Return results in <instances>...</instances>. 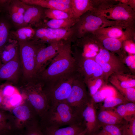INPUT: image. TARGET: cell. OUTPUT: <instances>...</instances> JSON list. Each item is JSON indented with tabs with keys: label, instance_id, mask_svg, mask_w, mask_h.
<instances>
[{
	"label": "cell",
	"instance_id": "obj_49",
	"mask_svg": "<svg viewBox=\"0 0 135 135\" xmlns=\"http://www.w3.org/2000/svg\"><path fill=\"white\" fill-rule=\"evenodd\" d=\"M4 97L2 94V90L0 87V108L3 102Z\"/></svg>",
	"mask_w": 135,
	"mask_h": 135
},
{
	"label": "cell",
	"instance_id": "obj_44",
	"mask_svg": "<svg viewBox=\"0 0 135 135\" xmlns=\"http://www.w3.org/2000/svg\"><path fill=\"white\" fill-rule=\"evenodd\" d=\"M127 112L130 118L135 116V103L128 102L125 104Z\"/></svg>",
	"mask_w": 135,
	"mask_h": 135
},
{
	"label": "cell",
	"instance_id": "obj_19",
	"mask_svg": "<svg viewBox=\"0 0 135 135\" xmlns=\"http://www.w3.org/2000/svg\"><path fill=\"white\" fill-rule=\"evenodd\" d=\"M21 1L24 4L30 5L38 6L46 9L62 10L68 13L74 18L70 6L60 2L58 0H21Z\"/></svg>",
	"mask_w": 135,
	"mask_h": 135
},
{
	"label": "cell",
	"instance_id": "obj_10",
	"mask_svg": "<svg viewBox=\"0 0 135 135\" xmlns=\"http://www.w3.org/2000/svg\"><path fill=\"white\" fill-rule=\"evenodd\" d=\"M0 66V80L16 84L22 71L19 51L12 60Z\"/></svg>",
	"mask_w": 135,
	"mask_h": 135
},
{
	"label": "cell",
	"instance_id": "obj_29",
	"mask_svg": "<svg viewBox=\"0 0 135 135\" xmlns=\"http://www.w3.org/2000/svg\"><path fill=\"white\" fill-rule=\"evenodd\" d=\"M11 26L4 18H0V53L8 42Z\"/></svg>",
	"mask_w": 135,
	"mask_h": 135
},
{
	"label": "cell",
	"instance_id": "obj_3",
	"mask_svg": "<svg viewBox=\"0 0 135 135\" xmlns=\"http://www.w3.org/2000/svg\"><path fill=\"white\" fill-rule=\"evenodd\" d=\"M40 123L42 127L60 128L65 126L80 124L84 122L82 118L65 101L49 107Z\"/></svg>",
	"mask_w": 135,
	"mask_h": 135
},
{
	"label": "cell",
	"instance_id": "obj_17",
	"mask_svg": "<svg viewBox=\"0 0 135 135\" xmlns=\"http://www.w3.org/2000/svg\"><path fill=\"white\" fill-rule=\"evenodd\" d=\"M26 9V4L21 0H12L7 14L18 28L25 26L24 17Z\"/></svg>",
	"mask_w": 135,
	"mask_h": 135
},
{
	"label": "cell",
	"instance_id": "obj_39",
	"mask_svg": "<svg viewBox=\"0 0 135 135\" xmlns=\"http://www.w3.org/2000/svg\"><path fill=\"white\" fill-rule=\"evenodd\" d=\"M4 98L10 96L19 92L18 88L9 82L0 86Z\"/></svg>",
	"mask_w": 135,
	"mask_h": 135
},
{
	"label": "cell",
	"instance_id": "obj_13",
	"mask_svg": "<svg viewBox=\"0 0 135 135\" xmlns=\"http://www.w3.org/2000/svg\"><path fill=\"white\" fill-rule=\"evenodd\" d=\"M26 4L24 17L25 26H30L35 29L42 27L47 20L45 8L38 6Z\"/></svg>",
	"mask_w": 135,
	"mask_h": 135
},
{
	"label": "cell",
	"instance_id": "obj_35",
	"mask_svg": "<svg viewBox=\"0 0 135 135\" xmlns=\"http://www.w3.org/2000/svg\"><path fill=\"white\" fill-rule=\"evenodd\" d=\"M102 77L92 78L86 81L92 97L103 85V80Z\"/></svg>",
	"mask_w": 135,
	"mask_h": 135
},
{
	"label": "cell",
	"instance_id": "obj_33",
	"mask_svg": "<svg viewBox=\"0 0 135 135\" xmlns=\"http://www.w3.org/2000/svg\"><path fill=\"white\" fill-rule=\"evenodd\" d=\"M104 102L103 109L112 108L120 104L129 102L122 95L107 98Z\"/></svg>",
	"mask_w": 135,
	"mask_h": 135
},
{
	"label": "cell",
	"instance_id": "obj_42",
	"mask_svg": "<svg viewBox=\"0 0 135 135\" xmlns=\"http://www.w3.org/2000/svg\"><path fill=\"white\" fill-rule=\"evenodd\" d=\"M125 104L118 106L114 110L120 116L125 120H127L130 118H129L128 114Z\"/></svg>",
	"mask_w": 135,
	"mask_h": 135
},
{
	"label": "cell",
	"instance_id": "obj_41",
	"mask_svg": "<svg viewBox=\"0 0 135 135\" xmlns=\"http://www.w3.org/2000/svg\"><path fill=\"white\" fill-rule=\"evenodd\" d=\"M100 89L104 92L106 98L122 95L115 88L110 85H103Z\"/></svg>",
	"mask_w": 135,
	"mask_h": 135
},
{
	"label": "cell",
	"instance_id": "obj_22",
	"mask_svg": "<svg viewBox=\"0 0 135 135\" xmlns=\"http://www.w3.org/2000/svg\"><path fill=\"white\" fill-rule=\"evenodd\" d=\"M36 29V33L33 39L38 40L45 44H49L62 41L53 28L40 27Z\"/></svg>",
	"mask_w": 135,
	"mask_h": 135
},
{
	"label": "cell",
	"instance_id": "obj_1",
	"mask_svg": "<svg viewBox=\"0 0 135 135\" xmlns=\"http://www.w3.org/2000/svg\"><path fill=\"white\" fill-rule=\"evenodd\" d=\"M72 42H66L48 67L36 76L43 83L53 82L77 72Z\"/></svg>",
	"mask_w": 135,
	"mask_h": 135
},
{
	"label": "cell",
	"instance_id": "obj_16",
	"mask_svg": "<svg viewBox=\"0 0 135 135\" xmlns=\"http://www.w3.org/2000/svg\"><path fill=\"white\" fill-rule=\"evenodd\" d=\"M96 36L118 39H126L135 36V28H126L115 26L100 29L93 34Z\"/></svg>",
	"mask_w": 135,
	"mask_h": 135
},
{
	"label": "cell",
	"instance_id": "obj_23",
	"mask_svg": "<svg viewBox=\"0 0 135 135\" xmlns=\"http://www.w3.org/2000/svg\"><path fill=\"white\" fill-rule=\"evenodd\" d=\"M19 51L18 42L9 39L0 53V60L2 64H4L12 60Z\"/></svg>",
	"mask_w": 135,
	"mask_h": 135
},
{
	"label": "cell",
	"instance_id": "obj_48",
	"mask_svg": "<svg viewBox=\"0 0 135 135\" xmlns=\"http://www.w3.org/2000/svg\"><path fill=\"white\" fill-rule=\"evenodd\" d=\"M127 4L133 9L135 10V0H128Z\"/></svg>",
	"mask_w": 135,
	"mask_h": 135
},
{
	"label": "cell",
	"instance_id": "obj_5",
	"mask_svg": "<svg viewBox=\"0 0 135 135\" xmlns=\"http://www.w3.org/2000/svg\"><path fill=\"white\" fill-rule=\"evenodd\" d=\"M18 42L23 80H27L35 76L38 53L46 46L45 44L35 39Z\"/></svg>",
	"mask_w": 135,
	"mask_h": 135
},
{
	"label": "cell",
	"instance_id": "obj_24",
	"mask_svg": "<svg viewBox=\"0 0 135 135\" xmlns=\"http://www.w3.org/2000/svg\"><path fill=\"white\" fill-rule=\"evenodd\" d=\"M36 31L35 28L30 26L22 27L15 31H10L9 39L18 42L30 40L34 38Z\"/></svg>",
	"mask_w": 135,
	"mask_h": 135
},
{
	"label": "cell",
	"instance_id": "obj_9",
	"mask_svg": "<svg viewBox=\"0 0 135 135\" xmlns=\"http://www.w3.org/2000/svg\"><path fill=\"white\" fill-rule=\"evenodd\" d=\"M84 82L78 74L73 82L70 95L66 100L73 110L80 116L90 100Z\"/></svg>",
	"mask_w": 135,
	"mask_h": 135
},
{
	"label": "cell",
	"instance_id": "obj_34",
	"mask_svg": "<svg viewBox=\"0 0 135 135\" xmlns=\"http://www.w3.org/2000/svg\"><path fill=\"white\" fill-rule=\"evenodd\" d=\"M122 125H106L94 135H123Z\"/></svg>",
	"mask_w": 135,
	"mask_h": 135
},
{
	"label": "cell",
	"instance_id": "obj_46",
	"mask_svg": "<svg viewBox=\"0 0 135 135\" xmlns=\"http://www.w3.org/2000/svg\"><path fill=\"white\" fill-rule=\"evenodd\" d=\"M125 62L126 65L130 68L134 63L135 62V54H129L126 58Z\"/></svg>",
	"mask_w": 135,
	"mask_h": 135
},
{
	"label": "cell",
	"instance_id": "obj_43",
	"mask_svg": "<svg viewBox=\"0 0 135 135\" xmlns=\"http://www.w3.org/2000/svg\"><path fill=\"white\" fill-rule=\"evenodd\" d=\"M91 98V100L94 104L104 102L106 98L104 92L100 89Z\"/></svg>",
	"mask_w": 135,
	"mask_h": 135
},
{
	"label": "cell",
	"instance_id": "obj_38",
	"mask_svg": "<svg viewBox=\"0 0 135 135\" xmlns=\"http://www.w3.org/2000/svg\"><path fill=\"white\" fill-rule=\"evenodd\" d=\"M5 130L12 131L9 113L3 110L0 111V131Z\"/></svg>",
	"mask_w": 135,
	"mask_h": 135
},
{
	"label": "cell",
	"instance_id": "obj_20",
	"mask_svg": "<svg viewBox=\"0 0 135 135\" xmlns=\"http://www.w3.org/2000/svg\"><path fill=\"white\" fill-rule=\"evenodd\" d=\"M97 117L101 127L106 125H121L125 120L112 108L103 109L97 114Z\"/></svg>",
	"mask_w": 135,
	"mask_h": 135
},
{
	"label": "cell",
	"instance_id": "obj_28",
	"mask_svg": "<svg viewBox=\"0 0 135 135\" xmlns=\"http://www.w3.org/2000/svg\"><path fill=\"white\" fill-rule=\"evenodd\" d=\"M78 20L74 19L68 20H47L41 27L54 29H68L74 26Z\"/></svg>",
	"mask_w": 135,
	"mask_h": 135
},
{
	"label": "cell",
	"instance_id": "obj_27",
	"mask_svg": "<svg viewBox=\"0 0 135 135\" xmlns=\"http://www.w3.org/2000/svg\"><path fill=\"white\" fill-rule=\"evenodd\" d=\"M95 35L102 46L109 51L117 52L123 48V42L124 40V39L114 38Z\"/></svg>",
	"mask_w": 135,
	"mask_h": 135
},
{
	"label": "cell",
	"instance_id": "obj_12",
	"mask_svg": "<svg viewBox=\"0 0 135 135\" xmlns=\"http://www.w3.org/2000/svg\"><path fill=\"white\" fill-rule=\"evenodd\" d=\"M82 57L80 62L75 60L76 70L77 72L82 73L84 75L85 81L104 75L101 67L94 58Z\"/></svg>",
	"mask_w": 135,
	"mask_h": 135
},
{
	"label": "cell",
	"instance_id": "obj_14",
	"mask_svg": "<svg viewBox=\"0 0 135 135\" xmlns=\"http://www.w3.org/2000/svg\"><path fill=\"white\" fill-rule=\"evenodd\" d=\"M76 40V45L82 48V56L86 58H94L102 46L93 34L86 35Z\"/></svg>",
	"mask_w": 135,
	"mask_h": 135
},
{
	"label": "cell",
	"instance_id": "obj_15",
	"mask_svg": "<svg viewBox=\"0 0 135 135\" xmlns=\"http://www.w3.org/2000/svg\"><path fill=\"white\" fill-rule=\"evenodd\" d=\"M82 117L87 132L86 135H94L101 127L98 122L95 104L91 100L84 110Z\"/></svg>",
	"mask_w": 135,
	"mask_h": 135
},
{
	"label": "cell",
	"instance_id": "obj_32",
	"mask_svg": "<svg viewBox=\"0 0 135 135\" xmlns=\"http://www.w3.org/2000/svg\"><path fill=\"white\" fill-rule=\"evenodd\" d=\"M45 14L46 18L51 20L74 19L68 13L60 10L45 9Z\"/></svg>",
	"mask_w": 135,
	"mask_h": 135
},
{
	"label": "cell",
	"instance_id": "obj_2",
	"mask_svg": "<svg viewBox=\"0 0 135 135\" xmlns=\"http://www.w3.org/2000/svg\"><path fill=\"white\" fill-rule=\"evenodd\" d=\"M95 15L122 23L127 28H135V10L117 0H100L95 10Z\"/></svg>",
	"mask_w": 135,
	"mask_h": 135
},
{
	"label": "cell",
	"instance_id": "obj_26",
	"mask_svg": "<svg viewBox=\"0 0 135 135\" xmlns=\"http://www.w3.org/2000/svg\"><path fill=\"white\" fill-rule=\"evenodd\" d=\"M24 101L23 96L19 92L10 96L4 98L0 108L4 111L9 112L20 106Z\"/></svg>",
	"mask_w": 135,
	"mask_h": 135
},
{
	"label": "cell",
	"instance_id": "obj_11",
	"mask_svg": "<svg viewBox=\"0 0 135 135\" xmlns=\"http://www.w3.org/2000/svg\"><path fill=\"white\" fill-rule=\"evenodd\" d=\"M66 42L61 41L54 42L39 50L36 58L35 76L43 70L44 65L48 61L53 59L56 56Z\"/></svg>",
	"mask_w": 135,
	"mask_h": 135
},
{
	"label": "cell",
	"instance_id": "obj_40",
	"mask_svg": "<svg viewBox=\"0 0 135 135\" xmlns=\"http://www.w3.org/2000/svg\"><path fill=\"white\" fill-rule=\"evenodd\" d=\"M135 37L127 38L123 42L122 48L129 54H135Z\"/></svg>",
	"mask_w": 135,
	"mask_h": 135
},
{
	"label": "cell",
	"instance_id": "obj_30",
	"mask_svg": "<svg viewBox=\"0 0 135 135\" xmlns=\"http://www.w3.org/2000/svg\"><path fill=\"white\" fill-rule=\"evenodd\" d=\"M110 81L128 102L135 103V88H125L122 87L114 76L112 77Z\"/></svg>",
	"mask_w": 135,
	"mask_h": 135
},
{
	"label": "cell",
	"instance_id": "obj_7",
	"mask_svg": "<svg viewBox=\"0 0 135 135\" xmlns=\"http://www.w3.org/2000/svg\"><path fill=\"white\" fill-rule=\"evenodd\" d=\"M115 26L126 28L122 22L110 20L95 15L92 11H88L83 15L73 26L75 40L89 34H94L101 28Z\"/></svg>",
	"mask_w": 135,
	"mask_h": 135
},
{
	"label": "cell",
	"instance_id": "obj_18",
	"mask_svg": "<svg viewBox=\"0 0 135 135\" xmlns=\"http://www.w3.org/2000/svg\"><path fill=\"white\" fill-rule=\"evenodd\" d=\"M98 0H70L69 6L74 18L78 20L88 11H93L98 4Z\"/></svg>",
	"mask_w": 135,
	"mask_h": 135
},
{
	"label": "cell",
	"instance_id": "obj_31",
	"mask_svg": "<svg viewBox=\"0 0 135 135\" xmlns=\"http://www.w3.org/2000/svg\"><path fill=\"white\" fill-rule=\"evenodd\" d=\"M120 86L124 88H135V79L134 76L118 72L114 76Z\"/></svg>",
	"mask_w": 135,
	"mask_h": 135
},
{
	"label": "cell",
	"instance_id": "obj_25",
	"mask_svg": "<svg viewBox=\"0 0 135 135\" xmlns=\"http://www.w3.org/2000/svg\"><path fill=\"white\" fill-rule=\"evenodd\" d=\"M94 59L100 65L107 64L120 68V67L121 64L118 57L103 46L98 54Z\"/></svg>",
	"mask_w": 135,
	"mask_h": 135
},
{
	"label": "cell",
	"instance_id": "obj_36",
	"mask_svg": "<svg viewBox=\"0 0 135 135\" xmlns=\"http://www.w3.org/2000/svg\"><path fill=\"white\" fill-rule=\"evenodd\" d=\"M122 127L123 135H135V116L125 120Z\"/></svg>",
	"mask_w": 135,
	"mask_h": 135
},
{
	"label": "cell",
	"instance_id": "obj_45",
	"mask_svg": "<svg viewBox=\"0 0 135 135\" xmlns=\"http://www.w3.org/2000/svg\"><path fill=\"white\" fill-rule=\"evenodd\" d=\"M12 0H0V12L7 13Z\"/></svg>",
	"mask_w": 135,
	"mask_h": 135
},
{
	"label": "cell",
	"instance_id": "obj_50",
	"mask_svg": "<svg viewBox=\"0 0 135 135\" xmlns=\"http://www.w3.org/2000/svg\"><path fill=\"white\" fill-rule=\"evenodd\" d=\"M87 130L86 128L84 131L76 135H86Z\"/></svg>",
	"mask_w": 135,
	"mask_h": 135
},
{
	"label": "cell",
	"instance_id": "obj_4",
	"mask_svg": "<svg viewBox=\"0 0 135 135\" xmlns=\"http://www.w3.org/2000/svg\"><path fill=\"white\" fill-rule=\"evenodd\" d=\"M17 87L26 101L36 112L40 120L49 108L43 83L36 76L26 80Z\"/></svg>",
	"mask_w": 135,
	"mask_h": 135
},
{
	"label": "cell",
	"instance_id": "obj_8",
	"mask_svg": "<svg viewBox=\"0 0 135 135\" xmlns=\"http://www.w3.org/2000/svg\"><path fill=\"white\" fill-rule=\"evenodd\" d=\"M77 73L76 72L53 82L43 83V90L49 107L66 100L70 95Z\"/></svg>",
	"mask_w": 135,
	"mask_h": 135
},
{
	"label": "cell",
	"instance_id": "obj_21",
	"mask_svg": "<svg viewBox=\"0 0 135 135\" xmlns=\"http://www.w3.org/2000/svg\"><path fill=\"white\" fill-rule=\"evenodd\" d=\"M41 127L44 135H76L86 128L84 123L63 128Z\"/></svg>",
	"mask_w": 135,
	"mask_h": 135
},
{
	"label": "cell",
	"instance_id": "obj_37",
	"mask_svg": "<svg viewBox=\"0 0 135 135\" xmlns=\"http://www.w3.org/2000/svg\"><path fill=\"white\" fill-rule=\"evenodd\" d=\"M20 135H44L40 122L26 128Z\"/></svg>",
	"mask_w": 135,
	"mask_h": 135
},
{
	"label": "cell",
	"instance_id": "obj_47",
	"mask_svg": "<svg viewBox=\"0 0 135 135\" xmlns=\"http://www.w3.org/2000/svg\"><path fill=\"white\" fill-rule=\"evenodd\" d=\"M0 135H14L12 132L10 130L0 131Z\"/></svg>",
	"mask_w": 135,
	"mask_h": 135
},
{
	"label": "cell",
	"instance_id": "obj_6",
	"mask_svg": "<svg viewBox=\"0 0 135 135\" xmlns=\"http://www.w3.org/2000/svg\"><path fill=\"white\" fill-rule=\"evenodd\" d=\"M12 132L14 135H20L27 127L39 122L36 112L26 101L8 112Z\"/></svg>",
	"mask_w": 135,
	"mask_h": 135
}]
</instances>
